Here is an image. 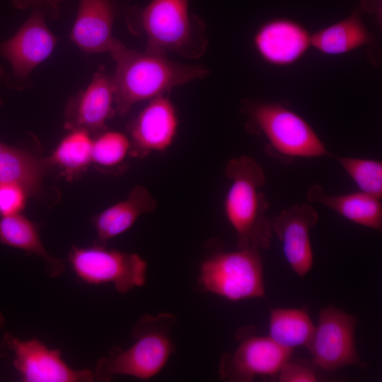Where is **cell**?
I'll return each instance as SVG.
<instances>
[{
  "instance_id": "6da1fadb",
  "label": "cell",
  "mask_w": 382,
  "mask_h": 382,
  "mask_svg": "<svg viewBox=\"0 0 382 382\" xmlns=\"http://www.w3.org/2000/svg\"><path fill=\"white\" fill-rule=\"evenodd\" d=\"M116 62L112 77L115 110L126 115L137 103L163 96L173 88L205 76L201 66L185 65L168 59L166 54L128 49L115 39L110 51Z\"/></svg>"
},
{
  "instance_id": "7a4b0ae2",
  "label": "cell",
  "mask_w": 382,
  "mask_h": 382,
  "mask_svg": "<svg viewBox=\"0 0 382 382\" xmlns=\"http://www.w3.org/2000/svg\"><path fill=\"white\" fill-rule=\"evenodd\" d=\"M224 173L231 182L224 213L235 231L238 248L268 249L272 231L266 214L269 203L262 191L266 182L262 166L251 156H240L227 162Z\"/></svg>"
},
{
  "instance_id": "3957f363",
  "label": "cell",
  "mask_w": 382,
  "mask_h": 382,
  "mask_svg": "<svg viewBox=\"0 0 382 382\" xmlns=\"http://www.w3.org/2000/svg\"><path fill=\"white\" fill-rule=\"evenodd\" d=\"M177 323L176 317L168 312L141 316L132 329L133 343L127 349L115 347L100 358L94 379L107 382L124 375L148 380L157 375L175 352L171 334Z\"/></svg>"
},
{
  "instance_id": "277c9868",
  "label": "cell",
  "mask_w": 382,
  "mask_h": 382,
  "mask_svg": "<svg viewBox=\"0 0 382 382\" xmlns=\"http://www.w3.org/2000/svg\"><path fill=\"white\" fill-rule=\"evenodd\" d=\"M189 0H152L144 8H133L128 18L138 23L147 37L146 52H173L198 58L208 43L202 19L189 12Z\"/></svg>"
},
{
  "instance_id": "5b68a950",
  "label": "cell",
  "mask_w": 382,
  "mask_h": 382,
  "mask_svg": "<svg viewBox=\"0 0 382 382\" xmlns=\"http://www.w3.org/2000/svg\"><path fill=\"white\" fill-rule=\"evenodd\" d=\"M250 128L262 134L269 144L266 152L283 163L296 158L332 156L312 127L301 116L279 103L247 105Z\"/></svg>"
},
{
  "instance_id": "8992f818",
  "label": "cell",
  "mask_w": 382,
  "mask_h": 382,
  "mask_svg": "<svg viewBox=\"0 0 382 382\" xmlns=\"http://www.w3.org/2000/svg\"><path fill=\"white\" fill-rule=\"evenodd\" d=\"M198 282L204 290L232 301L263 298L265 290L260 251L251 248L218 250L201 263Z\"/></svg>"
},
{
  "instance_id": "52a82bcc",
  "label": "cell",
  "mask_w": 382,
  "mask_h": 382,
  "mask_svg": "<svg viewBox=\"0 0 382 382\" xmlns=\"http://www.w3.org/2000/svg\"><path fill=\"white\" fill-rule=\"evenodd\" d=\"M70 266L79 279L90 285L111 284L125 294L146 282L148 265L139 255L108 248L104 243L74 246L68 255Z\"/></svg>"
},
{
  "instance_id": "ba28073f",
  "label": "cell",
  "mask_w": 382,
  "mask_h": 382,
  "mask_svg": "<svg viewBox=\"0 0 382 382\" xmlns=\"http://www.w3.org/2000/svg\"><path fill=\"white\" fill-rule=\"evenodd\" d=\"M253 327L239 329V344L232 353L220 358V378L231 382H250L257 377L277 376L282 366L291 359L293 350L283 348L268 336H257Z\"/></svg>"
},
{
  "instance_id": "9c48e42d",
  "label": "cell",
  "mask_w": 382,
  "mask_h": 382,
  "mask_svg": "<svg viewBox=\"0 0 382 382\" xmlns=\"http://www.w3.org/2000/svg\"><path fill=\"white\" fill-rule=\"evenodd\" d=\"M356 316L333 306L318 313V325L306 346L312 363L325 371H335L350 365L361 367L355 342Z\"/></svg>"
},
{
  "instance_id": "30bf717a",
  "label": "cell",
  "mask_w": 382,
  "mask_h": 382,
  "mask_svg": "<svg viewBox=\"0 0 382 382\" xmlns=\"http://www.w3.org/2000/svg\"><path fill=\"white\" fill-rule=\"evenodd\" d=\"M5 345L14 354L13 365L24 382H91L93 371L75 369L62 359V352L50 349L37 338L21 340L6 333Z\"/></svg>"
},
{
  "instance_id": "8fae6325",
  "label": "cell",
  "mask_w": 382,
  "mask_h": 382,
  "mask_svg": "<svg viewBox=\"0 0 382 382\" xmlns=\"http://www.w3.org/2000/svg\"><path fill=\"white\" fill-rule=\"evenodd\" d=\"M318 221L317 212L307 202L286 208L271 219L272 233L281 241L286 261L301 277H303L313 266L310 231Z\"/></svg>"
},
{
  "instance_id": "7c38bea8",
  "label": "cell",
  "mask_w": 382,
  "mask_h": 382,
  "mask_svg": "<svg viewBox=\"0 0 382 382\" xmlns=\"http://www.w3.org/2000/svg\"><path fill=\"white\" fill-rule=\"evenodd\" d=\"M178 124L176 110L168 97L163 95L150 100L130 124L129 154L145 157L166 151L175 138Z\"/></svg>"
},
{
  "instance_id": "4fadbf2b",
  "label": "cell",
  "mask_w": 382,
  "mask_h": 382,
  "mask_svg": "<svg viewBox=\"0 0 382 382\" xmlns=\"http://www.w3.org/2000/svg\"><path fill=\"white\" fill-rule=\"evenodd\" d=\"M311 34L292 19L277 18L261 25L253 37L254 47L267 64L285 66L298 62L311 46Z\"/></svg>"
},
{
  "instance_id": "5bb4252c",
  "label": "cell",
  "mask_w": 382,
  "mask_h": 382,
  "mask_svg": "<svg viewBox=\"0 0 382 382\" xmlns=\"http://www.w3.org/2000/svg\"><path fill=\"white\" fill-rule=\"evenodd\" d=\"M44 16L33 12L18 31L1 45V54L9 62L16 76H27L52 52L56 37L47 28Z\"/></svg>"
},
{
  "instance_id": "9a60e30c",
  "label": "cell",
  "mask_w": 382,
  "mask_h": 382,
  "mask_svg": "<svg viewBox=\"0 0 382 382\" xmlns=\"http://www.w3.org/2000/svg\"><path fill=\"white\" fill-rule=\"evenodd\" d=\"M112 77L103 71L96 73L88 86L70 100L66 111L65 126L84 129L90 134L105 131L108 120L116 112Z\"/></svg>"
},
{
  "instance_id": "2e32d148",
  "label": "cell",
  "mask_w": 382,
  "mask_h": 382,
  "mask_svg": "<svg viewBox=\"0 0 382 382\" xmlns=\"http://www.w3.org/2000/svg\"><path fill=\"white\" fill-rule=\"evenodd\" d=\"M115 16L112 0H80L71 40L86 53L109 52Z\"/></svg>"
},
{
  "instance_id": "e0dca14e",
  "label": "cell",
  "mask_w": 382,
  "mask_h": 382,
  "mask_svg": "<svg viewBox=\"0 0 382 382\" xmlns=\"http://www.w3.org/2000/svg\"><path fill=\"white\" fill-rule=\"evenodd\" d=\"M157 202L142 185L135 186L127 197L104 209L93 219L99 243H104L129 230L141 215L152 213Z\"/></svg>"
},
{
  "instance_id": "ac0fdd59",
  "label": "cell",
  "mask_w": 382,
  "mask_h": 382,
  "mask_svg": "<svg viewBox=\"0 0 382 382\" xmlns=\"http://www.w3.org/2000/svg\"><path fill=\"white\" fill-rule=\"evenodd\" d=\"M306 196L310 202L323 204L350 221L377 231L382 228L380 199L361 191L332 195L319 185L311 186Z\"/></svg>"
},
{
  "instance_id": "d6986e66",
  "label": "cell",
  "mask_w": 382,
  "mask_h": 382,
  "mask_svg": "<svg viewBox=\"0 0 382 382\" xmlns=\"http://www.w3.org/2000/svg\"><path fill=\"white\" fill-rule=\"evenodd\" d=\"M0 242L39 257L50 277H58L65 271L64 261L52 255L44 246L38 226L20 214L0 219Z\"/></svg>"
},
{
  "instance_id": "ffe728a7",
  "label": "cell",
  "mask_w": 382,
  "mask_h": 382,
  "mask_svg": "<svg viewBox=\"0 0 382 382\" xmlns=\"http://www.w3.org/2000/svg\"><path fill=\"white\" fill-rule=\"evenodd\" d=\"M372 35L355 11L348 17L311 34V46L320 53L344 54L370 44Z\"/></svg>"
},
{
  "instance_id": "44dd1931",
  "label": "cell",
  "mask_w": 382,
  "mask_h": 382,
  "mask_svg": "<svg viewBox=\"0 0 382 382\" xmlns=\"http://www.w3.org/2000/svg\"><path fill=\"white\" fill-rule=\"evenodd\" d=\"M50 166L47 158H38L21 149L5 145L0 152V183L17 185L29 196L35 195Z\"/></svg>"
},
{
  "instance_id": "7402d4cb",
  "label": "cell",
  "mask_w": 382,
  "mask_h": 382,
  "mask_svg": "<svg viewBox=\"0 0 382 382\" xmlns=\"http://www.w3.org/2000/svg\"><path fill=\"white\" fill-rule=\"evenodd\" d=\"M314 330L315 326L304 309L271 310L268 337L283 348L294 351L296 347H306Z\"/></svg>"
},
{
  "instance_id": "603a6c76",
  "label": "cell",
  "mask_w": 382,
  "mask_h": 382,
  "mask_svg": "<svg viewBox=\"0 0 382 382\" xmlns=\"http://www.w3.org/2000/svg\"><path fill=\"white\" fill-rule=\"evenodd\" d=\"M93 140L84 129H71L47 158L69 178L82 173L92 163Z\"/></svg>"
},
{
  "instance_id": "cb8c5ba5",
  "label": "cell",
  "mask_w": 382,
  "mask_h": 382,
  "mask_svg": "<svg viewBox=\"0 0 382 382\" xmlns=\"http://www.w3.org/2000/svg\"><path fill=\"white\" fill-rule=\"evenodd\" d=\"M361 192L382 197L381 161L352 157L334 156Z\"/></svg>"
},
{
  "instance_id": "d4e9b609",
  "label": "cell",
  "mask_w": 382,
  "mask_h": 382,
  "mask_svg": "<svg viewBox=\"0 0 382 382\" xmlns=\"http://www.w3.org/2000/svg\"><path fill=\"white\" fill-rule=\"evenodd\" d=\"M130 148V140L124 134L104 131L93 140L92 163L107 168L117 166L129 154Z\"/></svg>"
},
{
  "instance_id": "484cf974",
  "label": "cell",
  "mask_w": 382,
  "mask_h": 382,
  "mask_svg": "<svg viewBox=\"0 0 382 382\" xmlns=\"http://www.w3.org/2000/svg\"><path fill=\"white\" fill-rule=\"evenodd\" d=\"M28 197L27 192L17 185L0 183V216L20 214Z\"/></svg>"
},
{
  "instance_id": "4316f807",
  "label": "cell",
  "mask_w": 382,
  "mask_h": 382,
  "mask_svg": "<svg viewBox=\"0 0 382 382\" xmlns=\"http://www.w3.org/2000/svg\"><path fill=\"white\" fill-rule=\"evenodd\" d=\"M280 382H315L318 378L316 371L303 362L287 361L277 374Z\"/></svg>"
},
{
  "instance_id": "83f0119b",
  "label": "cell",
  "mask_w": 382,
  "mask_h": 382,
  "mask_svg": "<svg viewBox=\"0 0 382 382\" xmlns=\"http://www.w3.org/2000/svg\"><path fill=\"white\" fill-rule=\"evenodd\" d=\"M19 8L31 6L33 12H39L44 16L55 17L58 14V4L61 0H12Z\"/></svg>"
},
{
  "instance_id": "f1b7e54d",
  "label": "cell",
  "mask_w": 382,
  "mask_h": 382,
  "mask_svg": "<svg viewBox=\"0 0 382 382\" xmlns=\"http://www.w3.org/2000/svg\"><path fill=\"white\" fill-rule=\"evenodd\" d=\"M361 8L376 15L378 19L381 16V0H362Z\"/></svg>"
},
{
  "instance_id": "f546056e",
  "label": "cell",
  "mask_w": 382,
  "mask_h": 382,
  "mask_svg": "<svg viewBox=\"0 0 382 382\" xmlns=\"http://www.w3.org/2000/svg\"><path fill=\"white\" fill-rule=\"evenodd\" d=\"M5 324V318L3 316L2 313L0 311V328H2Z\"/></svg>"
},
{
  "instance_id": "4dcf8cb0",
  "label": "cell",
  "mask_w": 382,
  "mask_h": 382,
  "mask_svg": "<svg viewBox=\"0 0 382 382\" xmlns=\"http://www.w3.org/2000/svg\"><path fill=\"white\" fill-rule=\"evenodd\" d=\"M5 145H6V144H3V143H1V142L0 141V152H1V150L4 148Z\"/></svg>"
},
{
  "instance_id": "1f68e13d",
  "label": "cell",
  "mask_w": 382,
  "mask_h": 382,
  "mask_svg": "<svg viewBox=\"0 0 382 382\" xmlns=\"http://www.w3.org/2000/svg\"><path fill=\"white\" fill-rule=\"evenodd\" d=\"M3 75V69L0 67V79Z\"/></svg>"
}]
</instances>
